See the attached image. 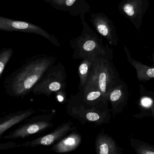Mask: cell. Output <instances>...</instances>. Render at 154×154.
Wrapping results in <instances>:
<instances>
[{
	"mask_svg": "<svg viewBox=\"0 0 154 154\" xmlns=\"http://www.w3.org/2000/svg\"><path fill=\"white\" fill-rule=\"evenodd\" d=\"M82 141V135L75 130L53 145L51 149L58 153L72 152L79 147Z\"/></svg>",
	"mask_w": 154,
	"mask_h": 154,
	"instance_id": "30bf717a",
	"label": "cell"
},
{
	"mask_svg": "<svg viewBox=\"0 0 154 154\" xmlns=\"http://www.w3.org/2000/svg\"><path fill=\"white\" fill-rule=\"evenodd\" d=\"M14 50L12 48H4L0 52V77L3 75L6 66L12 57Z\"/></svg>",
	"mask_w": 154,
	"mask_h": 154,
	"instance_id": "7c38bea8",
	"label": "cell"
},
{
	"mask_svg": "<svg viewBox=\"0 0 154 154\" xmlns=\"http://www.w3.org/2000/svg\"><path fill=\"white\" fill-rule=\"evenodd\" d=\"M0 30L6 32L18 31L36 34L44 37L54 45L60 47V43L55 36L48 33L39 26L30 22L15 20L1 16L0 17Z\"/></svg>",
	"mask_w": 154,
	"mask_h": 154,
	"instance_id": "8992f818",
	"label": "cell"
},
{
	"mask_svg": "<svg viewBox=\"0 0 154 154\" xmlns=\"http://www.w3.org/2000/svg\"><path fill=\"white\" fill-rule=\"evenodd\" d=\"M44 1L46 2V3H48V2H49V0H44Z\"/></svg>",
	"mask_w": 154,
	"mask_h": 154,
	"instance_id": "ffe728a7",
	"label": "cell"
},
{
	"mask_svg": "<svg viewBox=\"0 0 154 154\" xmlns=\"http://www.w3.org/2000/svg\"><path fill=\"white\" fill-rule=\"evenodd\" d=\"M48 4L54 8L68 12L73 17L79 16L82 21L89 11L90 6L85 0H49Z\"/></svg>",
	"mask_w": 154,
	"mask_h": 154,
	"instance_id": "ba28073f",
	"label": "cell"
},
{
	"mask_svg": "<svg viewBox=\"0 0 154 154\" xmlns=\"http://www.w3.org/2000/svg\"><path fill=\"white\" fill-rule=\"evenodd\" d=\"M16 147H20V145H17L15 142H9L6 144H1L0 149L1 150H2V149L10 148Z\"/></svg>",
	"mask_w": 154,
	"mask_h": 154,
	"instance_id": "9a60e30c",
	"label": "cell"
},
{
	"mask_svg": "<svg viewBox=\"0 0 154 154\" xmlns=\"http://www.w3.org/2000/svg\"><path fill=\"white\" fill-rule=\"evenodd\" d=\"M146 154H154V152L153 151H148L146 153Z\"/></svg>",
	"mask_w": 154,
	"mask_h": 154,
	"instance_id": "d6986e66",
	"label": "cell"
},
{
	"mask_svg": "<svg viewBox=\"0 0 154 154\" xmlns=\"http://www.w3.org/2000/svg\"><path fill=\"white\" fill-rule=\"evenodd\" d=\"M76 130V127L71 120L63 122L50 133L29 141L20 144V147H35L39 146L54 145L61 140L69 132Z\"/></svg>",
	"mask_w": 154,
	"mask_h": 154,
	"instance_id": "52a82bcc",
	"label": "cell"
},
{
	"mask_svg": "<svg viewBox=\"0 0 154 154\" xmlns=\"http://www.w3.org/2000/svg\"><path fill=\"white\" fill-rule=\"evenodd\" d=\"M96 54H92L82 59L78 67V74L79 77L78 87L84 86L87 82L91 70L94 59Z\"/></svg>",
	"mask_w": 154,
	"mask_h": 154,
	"instance_id": "8fae6325",
	"label": "cell"
},
{
	"mask_svg": "<svg viewBox=\"0 0 154 154\" xmlns=\"http://www.w3.org/2000/svg\"><path fill=\"white\" fill-rule=\"evenodd\" d=\"M83 29L81 35L70 40V45L73 51L72 58L83 59L92 54H96L98 50L97 38L85 20L82 21Z\"/></svg>",
	"mask_w": 154,
	"mask_h": 154,
	"instance_id": "277c9868",
	"label": "cell"
},
{
	"mask_svg": "<svg viewBox=\"0 0 154 154\" xmlns=\"http://www.w3.org/2000/svg\"><path fill=\"white\" fill-rule=\"evenodd\" d=\"M146 75L150 77H154V68L149 69L146 71Z\"/></svg>",
	"mask_w": 154,
	"mask_h": 154,
	"instance_id": "ac0fdd59",
	"label": "cell"
},
{
	"mask_svg": "<svg viewBox=\"0 0 154 154\" xmlns=\"http://www.w3.org/2000/svg\"><path fill=\"white\" fill-rule=\"evenodd\" d=\"M54 114L46 113L27 119L25 123L4 136L3 138L8 140L24 139L34 134L43 133L54 127Z\"/></svg>",
	"mask_w": 154,
	"mask_h": 154,
	"instance_id": "3957f363",
	"label": "cell"
},
{
	"mask_svg": "<svg viewBox=\"0 0 154 154\" xmlns=\"http://www.w3.org/2000/svg\"><path fill=\"white\" fill-rule=\"evenodd\" d=\"M121 95V91L119 90H115L111 94L110 100L112 101H116L120 98Z\"/></svg>",
	"mask_w": 154,
	"mask_h": 154,
	"instance_id": "5bb4252c",
	"label": "cell"
},
{
	"mask_svg": "<svg viewBox=\"0 0 154 154\" xmlns=\"http://www.w3.org/2000/svg\"><path fill=\"white\" fill-rule=\"evenodd\" d=\"M37 111L35 109H25L11 112L5 115L0 119V138L2 135L10 128L18 124L20 122L26 121L31 115L36 113Z\"/></svg>",
	"mask_w": 154,
	"mask_h": 154,
	"instance_id": "9c48e42d",
	"label": "cell"
},
{
	"mask_svg": "<svg viewBox=\"0 0 154 154\" xmlns=\"http://www.w3.org/2000/svg\"><path fill=\"white\" fill-rule=\"evenodd\" d=\"M65 67L58 62L50 67L32 90L35 95H45L49 97L53 94L64 91L66 87Z\"/></svg>",
	"mask_w": 154,
	"mask_h": 154,
	"instance_id": "7a4b0ae2",
	"label": "cell"
},
{
	"mask_svg": "<svg viewBox=\"0 0 154 154\" xmlns=\"http://www.w3.org/2000/svg\"><path fill=\"white\" fill-rule=\"evenodd\" d=\"M54 56L38 55L27 59L21 66L10 74L3 82L5 93L17 98H23L32 92L44 74L55 64Z\"/></svg>",
	"mask_w": 154,
	"mask_h": 154,
	"instance_id": "6da1fadb",
	"label": "cell"
},
{
	"mask_svg": "<svg viewBox=\"0 0 154 154\" xmlns=\"http://www.w3.org/2000/svg\"><path fill=\"white\" fill-rule=\"evenodd\" d=\"M124 11L128 16H132L134 15V11L133 7L130 4H126L124 8Z\"/></svg>",
	"mask_w": 154,
	"mask_h": 154,
	"instance_id": "2e32d148",
	"label": "cell"
},
{
	"mask_svg": "<svg viewBox=\"0 0 154 154\" xmlns=\"http://www.w3.org/2000/svg\"><path fill=\"white\" fill-rule=\"evenodd\" d=\"M98 150L100 154H108L109 153V147L108 144L105 142L99 141L98 145Z\"/></svg>",
	"mask_w": 154,
	"mask_h": 154,
	"instance_id": "4fadbf2b",
	"label": "cell"
},
{
	"mask_svg": "<svg viewBox=\"0 0 154 154\" xmlns=\"http://www.w3.org/2000/svg\"><path fill=\"white\" fill-rule=\"evenodd\" d=\"M66 112L68 115L82 124L100 121V115L95 106L85 102L78 94H72L67 101Z\"/></svg>",
	"mask_w": 154,
	"mask_h": 154,
	"instance_id": "5b68a950",
	"label": "cell"
},
{
	"mask_svg": "<svg viewBox=\"0 0 154 154\" xmlns=\"http://www.w3.org/2000/svg\"><path fill=\"white\" fill-rule=\"evenodd\" d=\"M152 101L149 98H144L142 100L141 103L145 107H149L152 104Z\"/></svg>",
	"mask_w": 154,
	"mask_h": 154,
	"instance_id": "e0dca14e",
	"label": "cell"
}]
</instances>
